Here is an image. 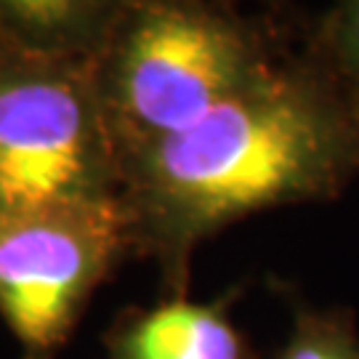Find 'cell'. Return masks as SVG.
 Segmentation results:
<instances>
[{"mask_svg": "<svg viewBox=\"0 0 359 359\" xmlns=\"http://www.w3.org/2000/svg\"><path fill=\"white\" fill-rule=\"evenodd\" d=\"M133 258L123 203L0 213V320L22 359H56L93 293Z\"/></svg>", "mask_w": 359, "mask_h": 359, "instance_id": "277c9868", "label": "cell"}, {"mask_svg": "<svg viewBox=\"0 0 359 359\" xmlns=\"http://www.w3.org/2000/svg\"><path fill=\"white\" fill-rule=\"evenodd\" d=\"M293 322L285 341L266 359H359L357 317L348 306L293 304Z\"/></svg>", "mask_w": 359, "mask_h": 359, "instance_id": "52a82bcc", "label": "cell"}, {"mask_svg": "<svg viewBox=\"0 0 359 359\" xmlns=\"http://www.w3.org/2000/svg\"><path fill=\"white\" fill-rule=\"evenodd\" d=\"M359 179V115L309 43L256 86L123 168L133 258H149L160 298L189 295L197 248L245 218L330 203Z\"/></svg>", "mask_w": 359, "mask_h": 359, "instance_id": "6da1fadb", "label": "cell"}, {"mask_svg": "<svg viewBox=\"0 0 359 359\" xmlns=\"http://www.w3.org/2000/svg\"><path fill=\"white\" fill-rule=\"evenodd\" d=\"M130 0H0V40L56 62H96Z\"/></svg>", "mask_w": 359, "mask_h": 359, "instance_id": "8992f818", "label": "cell"}, {"mask_svg": "<svg viewBox=\"0 0 359 359\" xmlns=\"http://www.w3.org/2000/svg\"><path fill=\"white\" fill-rule=\"evenodd\" d=\"M309 43L317 48L359 115V0H341L306 25Z\"/></svg>", "mask_w": 359, "mask_h": 359, "instance_id": "ba28073f", "label": "cell"}, {"mask_svg": "<svg viewBox=\"0 0 359 359\" xmlns=\"http://www.w3.org/2000/svg\"><path fill=\"white\" fill-rule=\"evenodd\" d=\"M96 62H56L0 40V213L120 203Z\"/></svg>", "mask_w": 359, "mask_h": 359, "instance_id": "3957f363", "label": "cell"}, {"mask_svg": "<svg viewBox=\"0 0 359 359\" xmlns=\"http://www.w3.org/2000/svg\"><path fill=\"white\" fill-rule=\"evenodd\" d=\"M280 13L205 0H130L93 65L120 173L157 142L256 86L301 40Z\"/></svg>", "mask_w": 359, "mask_h": 359, "instance_id": "7a4b0ae2", "label": "cell"}, {"mask_svg": "<svg viewBox=\"0 0 359 359\" xmlns=\"http://www.w3.org/2000/svg\"><path fill=\"white\" fill-rule=\"evenodd\" d=\"M243 287L213 301L160 298L152 306H126L102 335L107 359H264L231 309Z\"/></svg>", "mask_w": 359, "mask_h": 359, "instance_id": "5b68a950", "label": "cell"}]
</instances>
